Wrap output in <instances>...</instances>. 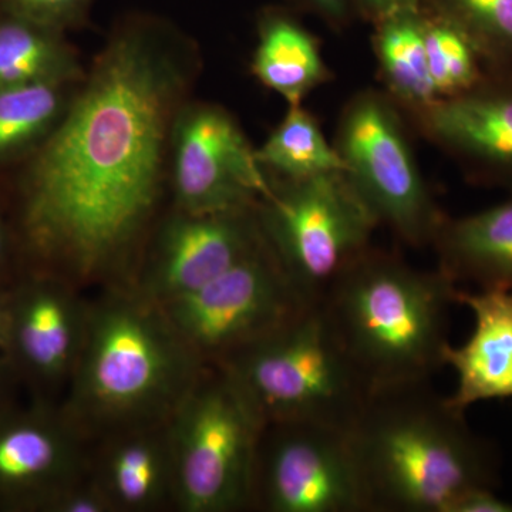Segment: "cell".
I'll list each match as a JSON object with an SVG mask.
<instances>
[{"label": "cell", "mask_w": 512, "mask_h": 512, "mask_svg": "<svg viewBox=\"0 0 512 512\" xmlns=\"http://www.w3.org/2000/svg\"><path fill=\"white\" fill-rule=\"evenodd\" d=\"M198 69L197 47L170 29L134 23L114 32L23 178L20 218L37 258L92 281L136 251Z\"/></svg>", "instance_id": "6da1fadb"}, {"label": "cell", "mask_w": 512, "mask_h": 512, "mask_svg": "<svg viewBox=\"0 0 512 512\" xmlns=\"http://www.w3.org/2000/svg\"><path fill=\"white\" fill-rule=\"evenodd\" d=\"M348 436L366 512H450L500 484L493 443L430 380L370 393Z\"/></svg>", "instance_id": "7a4b0ae2"}, {"label": "cell", "mask_w": 512, "mask_h": 512, "mask_svg": "<svg viewBox=\"0 0 512 512\" xmlns=\"http://www.w3.org/2000/svg\"><path fill=\"white\" fill-rule=\"evenodd\" d=\"M204 366L157 302L111 293L87 308L67 419L109 436L167 423Z\"/></svg>", "instance_id": "3957f363"}, {"label": "cell", "mask_w": 512, "mask_h": 512, "mask_svg": "<svg viewBox=\"0 0 512 512\" xmlns=\"http://www.w3.org/2000/svg\"><path fill=\"white\" fill-rule=\"evenodd\" d=\"M458 286L439 268H414L370 247L318 303L370 393L429 382L444 367Z\"/></svg>", "instance_id": "277c9868"}, {"label": "cell", "mask_w": 512, "mask_h": 512, "mask_svg": "<svg viewBox=\"0 0 512 512\" xmlns=\"http://www.w3.org/2000/svg\"><path fill=\"white\" fill-rule=\"evenodd\" d=\"M214 366L262 424L315 421L348 430L370 394L318 302Z\"/></svg>", "instance_id": "5b68a950"}, {"label": "cell", "mask_w": 512, "mask_h": 512, "mask_svg": "<svg viewBox=\"0 0 512 512\" xmlns=\"http://www.w3.org/2000/svg\"><path fill=\"white\" fill-rule=\"evenodd\" d=\"M264 424L220 366L204 369L168 420L173 500L187 512L252 507Z\"/></svg>", "instance_id": "8992f818"}, {"label": "cell", "mask_w": 512, "mask_h": 512, "mask_svg": "<svg viewBox=\"0 0 512 512\" xmlns=\"http://www.w3.org/2000/svg\"><path fill=\"white\" fill-rule=\"evenodd\" d=\"M258 215L266 239L308 303L319 302L372 247L380 225L343 171L302 180L269 177Z\"/></svg>", "instance_id": "52a82bcc"}, {"label": "cell", "mask_w": 512, "mask_h": 512, "mask_svg": "<svg viewBox=\"0 0 512 512\" xmlns=\"http://www.w3.org/2000/svg\"><path fill=\"white\" fill-rule=\"evenodd\" d=\"M410 130L384 90L363 89L340 111L333 146L350 184L379 224L409 247L426 248L447 215L421 174Z\"/></svg>", "instance_id": "ba28073f"}, {"label": "cell", "mask_w": 512, "mask_h": 512, "mask_svg": "<svg viewBox=\"0 0 512 512\" xmlns=\"http://www.w3.org/2000/svg\"><path fill=\"white\" fill-rule=\"evenodd\" d=\"M306 305L265 237L224 274L160 306L188 348L202 362L218 365Z\"/></svg>", "instance_id": "9c48e42d"}, {"label": "cell", "mask_w": 512, "mask_h": 512, "mask_svg": "<svg viewBox=\"0 0 512 512\" xmlns=\"http://www.w3.org/2000/svg\"><path fill=\"white\" fill-rule=\"evenodd\" d=\"M251 508L366 512L348 430L315 421L264 424Z\"/></svg>", "instance_id": "30bf717a"}, {"label": "cell", "mask_w": 512, "mask_h": 512, "mask_svg": "<svg viewBox=\"0 0 512 512\" xmlns=\"http://www.w3.org/2000/svg\"><path fill=\"white\" fill-rule=\"evenodd\" d=\"M255 150L224 107L185 104L171 140L177 210L205 214L258 204L269 190V177Z\"/></svg>", "instance_id": "8fae6325"}, {"label": "cell", "mask_w": 512, "mask_h": 512, "mask_svg": "<svg viewBox=\"0 0 512 512\" xmlns=\"http://www.w3.org/2000/svg\"><path fill=\"white\" fill-rule=\"evenodd\" d=\"M473 185L512 197V83L487 77L470 92L403 113Z\"/></svg>", "instance_id": "7c38bea8"}, {"label": "cell", "mask_w": 512, "mask_h": 512, "mask_svg": "<svg viewBox=\"0 0 512 512\" xmlns=\"http://www.w3.org/2000/svg\"><path fill=\"white\" fill-rule=\"evenodd\" d=\"M265 239L258 204L194 214L177 210L158 234L141 293L163 305L197 291Z\"/></svg>", "instance_id": "4fadbf2b"}, {"label": "cell", "mask_w": 512, "mask_h": 512, "mask_svg": "<svg viewBox=\"0 0 512 512\" xmlns=\"http://www.w3.org/2000/svg\"><path fill=\"white\" fill-rule=\"evenodd\" d=\"M80 433L66 414L0 416V508L47 511L57 495L82 480Z\"/></svg>", "instance_id": "5bb4252c"}, {"label": "cell", "mask_w": 512, "mask_h": 512, "mask_svg": "<svg viewBox=\"0 0 512 512\" xmlns=\"http://www.w3.org/2000/svg\"><path fill=\"white\" fill-rule=\"evenodd\" d=\"M5 350L36 382L70 380L79 359L87 308L56 278H39L8 298Z\"/></svg>", "instance_id": "9a60e30c"}, {"label": "cell", "mask_w": 512, "mask_h": 512, "mask_svg": "<svg viewBox=\"0 0 512 512\" xmlns=\"http://www.w3.org/2000/svg\"><path fill=\"white\" fill-rule=\"evenodd\" d=\"M456 303L473 312L474 330L464 345L444 352V365L457 373L448 403L466 413L485 400L512 399V292L458 288Z\"/></svg>", "instance_id": "2e32d148"}, {"label": "cell", "mask_w": 512, "mask_h": 512, "mask_svg": "<svg viewBox=\"0 0 512 512\" xmlns=\"http://www.w3.org/2000/svg\"><path fill=\"white\" fill-rule=\"evenodd\" d=\"M93 478L114 511H148L173 498L167 423L111 434Z\"/></svg>", "instance_id": "e0dca14e"}, {"label": "cell", "mask_w": 512, "mask_h": 512, "mask_svg": "<svg viewBox=\"0 0 512 512\" xmlns=\"http://www.w3.org/2000/svg\"><path fill=\"white\" fill-rule=\"evenodd\" d=\"M431 248L457 286L512 292V197L466 217L447 215Z\"/></svg>", "instance_id": "ac0fdd59"}, {"label": "cell", "mask_w": 512, "mask_h": 512, "mask_svg": "<svg viewBox=\"0 0 512 512\" xmlns=\"http://www.w3.org/2000/svg\"><path fill=\"white\" fill-rule=\"evenodd\" d=\"M252 74L288 106L303 104L309 94L332 82L318 37L291 10L271 8L258 19V43Z\"/></svg>", "instance_id": "d6986e66"}, {"label": "cell", "mask_w": 512, "mask_h": 512, "mask_svg": "<svg viewBox=\"0 0 512 512\" xmlns=\"http://www.w3.org/2000/svg\"><path fill=\"white\" fill-rule=\"evenodd\" d=\"M420 8L393 13L372 25L373 53L384 92L403 113L437 100L427 63Z\"/></svg>", "instance_id": "ffe728a7"}, {"label": "cell", "mask_w": 512, "mask_h": 512, "mask_svg": "<svg viewBox=\"0 0 512 512\" xmlns=\"http://www.w3.org/2000/svg\"><path fill=\"white\" fill-rule=\"evenodd\" d=\"M86 76L62 30L8 15L0 19V89L80 83Z\"/></svg>", "instance_id": "44dd1931"}, {"label": "cell", "mask_w": 512, "mask_h": 512, "mask_svg": "<svg viewBox=\"0 0 512 512\" xmlns=\"http://www.w3.org/2000/svg\"><path fill=\"white\" fill-rule=\"evenodd\" d=\"M255 154L265 173L281 180L345 173L335 146L323 133L315 114L303 104L288 106L284 119Z\"/></svg>", "instance_id": "7402d4cb"}, {"label": "cell", "mask_w": 512, "mask_h": 512, "mask_svg": "<svg viewBox=\"0 0 512 512\" xmlns=\"http://www.w3.org/2000/svg\"><path fill=\"white\" fill-rule=\"evenodd\" d=\"M80 83L0 89V161L37 148L62 120Z\"/></svg>", "instance_id": "603a6c76"}, {"label": "cell", "mask_w": 512, "mask_h": 512, "mask_svg": "<svg viewBox=\"0 0 512 512\" xmlns=\"http://www.w3.org/2000/svg\"><path fill=\"white\" fill-rule=\"evenodd\" d=\"M423 6L461 30L488 77L512 83V0H423Z\"/></svg>", "instance_id": "cb8c5ba5"}, {"label": "cell", "mask_w": 512, "mask_h": 512, "mask_svg": "<svg viewBox=\"0 0 512 512\" xmlns=\"http://www.w3.org/2000/svg\"><path fill=\"white\" fill-rule=\"evenodd\" d=\"M424 43L437 99H453L487 79L476 50L450 20L421 5Z\"/></svg>", "instance_id": "d4e9b609"}, {"label": "cell", "mask_w": 512, "mask_h": 512, "mask_svg": "<svg viewBox=\"0 0 512 512\" xmlns=\"http://www.w3.org/2000/svg\"><path fill=\"white\" fill-rule=\"evenodd\" d=\"M92 0H0L8 15L64 30L79 25Z\"/></svg>", "instance_id": "484cf974"}, {"label": "cell", "mask_w": 512, "mask_h": 512, "mask_svg": "<svg viewBox=\"0 0 512 512\" xmlns=\"http://www.w3.org/2000/svg\"><path fill=\"white\" fill-rule=\"evenodd\" d=\"M49 512H110L114 511L106 494L101 491L94 478L77 481L57 495L47 508Z\"/></svg>", "instance_id": "4316f807"}, {"label": "cell", "mask_w": 512, "mask_h": 512, "mask_svg": "<svg viewBox=\"0 0 512 512\" xmlns=\"http://www.w3.org/2000/svg\"><path fill=\"white\" fill-rule=\"evenodd\" d=\"M293 9L302 10L322 20L329 29L342 33L355 22L353 0H286Z\"/></svg>", "instance_id": "83f0119b"}, {"label": "cell", "mask_w": 512, "mask_h": 512, "mask_svg": "<svg viewBox=\"0 0 512 512\" xmlns=\"http://www.w3.org/2000/svg\"><path fill=\"white\" fill-rule=\"evenodd\" d=\"M423 0H353L356 20L373 23L393 13L403 10L419 9Z\"/></svg>", "instance_id": "f1b7e54d"}, {"label": "cell", "mask_w": 512, "mask_h": 512, "mask_svg": "<svg viewBox=\"0 0 512 512\" xmlns=\"http://www.w3.org/2000/svg\"><path fill=\"white\" fill-rule=\"evenodd\" d=\"M450 512H512V503L495 494L494 488H477L463 495Z\"/></svg>", "instance_id": "f546056e"}, {"label": "cell", "mask_w": 512, "mask_h": 512, "mask_svg": "<svg viewBox=\"0 0 512 512\" xmlns=\"http://www.w3.org/2000/svg\"><path fill=\"white\" fill-rule=\"evenodd\" d=\"M8 298L0 293V350H5L6 330H8Z\"/></svg>", "instance_id": "4dcf8cb0"}, {"label": "cell", "mask_w": 512, "mask_h": 512, "mask_svg": "<svg viewBox=\"0 0 512 512\" xmlns=\"http://www.w3.org/2000/svg\"><path fill=\"white\" fill-rule=\"evenodd\" d=\"M6 399H8V384H6V372L3 366L0 365V416L8 413V407H6Z\"/></svg>", "instance_id": "1f68e13d"}, {"label": "cell", "mask_w": 512, "mask_h": 512, "mask_svg": "<svg viewBox=\"0 0 512 512\" xmlns=\"http://www.w3.org/2000/svg\"><path fill=\"white\" fill-rule=\"evenodd\" d=\"M5 247H6L5 227H3V221H2V218H0V261H2L3 255H5Z\"/></svg>", "instance_id": "d6a6232c"}]
</instances>
